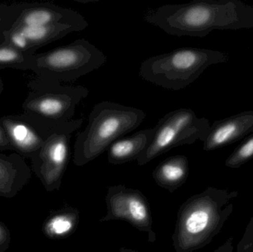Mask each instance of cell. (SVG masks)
<instances>
[{
	"instance_id": "9",
	"label": "cell",
	"mask_w": 253,
	"mask_h": 252,
	"mask_svg": "<svg viewBox=\"0 0 253 252\" xmlns=\"http://www.w3.org/2000/svg\"><path fill=\"white\" fill-rule=\"evenodd\" d=\"M107 214L100 222L123 220L141 232H147L150 242H155L151 210L141 191L123 185L108 188L106 195Z\"/></svg>"
},
{
	"instance_id": "25",
	"label": "cell",
	"mask_w": 253,
	"mask_h": 252,
	"mask_svg": "<svg viewBox=\"0 0 253 252\" xmlns=\"http://www.w3.org/2000/svg\"><path fill=\"white\" fill-rule=\"evenodd\" d=\"M233 238H229L224 244L219 248L217 249L213 252H233Z\"/></svg>"
},
{
	"instance_id": "28",
	"label": "cell",
	"mask_w": 253,
	"mask_h": 252,
	"mask_svg": "<svg viewBox=\"0 0 253 252\" xmlns=\"http://www.w3.org/2000/svg\"><path fill=\"white\" fill-rule=\"evenodd\" d=\"M6 250H7V248H0V252H5Z\"/></svg>"
},
{
	"instance_id": "21",
	"label": "cell",
	"mask_w": 253,
	"mask_h": 252,
	"mask_svg": "<svg viewBox=\"0 0 253 252\" xmlns=\"http://www.w3.org/2000/svg\"><path fill=\"white\" fill-rule=\"evenodd\" d=\"M4 41L22 53L32 55L37 53V50L33 48L28 38L18 28H11L4 33Z\"/></svg>"
},
{
	"instance_id": "1",
	"label": "cell",
	"mask_w": 253,
	"mask_h": 252,
	"mask_svg": "<svg viewBox=\"0 0 253 252\" xmlns=\"http://www.w3.org/2000/svg\"><path fill=\"white\" fill-rule=\"evenodd\" d=\"M144 20L169 35L205 37L215 30L253 28V6L240 0H195L164 4L149 11Z\"/></svg>"
},
{
	"instance_id": "15",
	"label": "cell",
	"mask_w": 253,
	"mask_h": 252,
	"mask_svg": "<svg viewBox=\"0 0 253 252\" xmlns=\"http://www.w3.org/2000/svg\"><path fill=\"white\" fill-rule=\"evenodd\" d=\"M189 176L188 158L176 155L162 161L153 172L155 182L170 193L181 187Z\"/></svg>"
},
{
	"instance_id": "6",
	"label": "cell",
	"mask_w": 253,
	"mask_h": 252,
	"mask_svg": "<svg viewBox=\"0 0 253 252\" xmlns=\"http://www.w3.org/2000/svg\"><path fill=\"white\" fill-rule=\"evenodd\" d=\"M107 56L94 44L80 38L67 45L36 53L31 71L36 77L54 82H74L103 66Z\"/></svg>"
},
{
	"instance_id": "20",
	"label": "cell",
	"mask_w": 253,
	"mask_h": 252,
	"mask_svg": "<svg viewBox=\"0 0 253 252\" xmlns=\"http://www.w3.org/2000/svg\"><path fill=\"white\" fill-rule=\"evenodd\" d=\"M22 9V3H0V45L4 41V33L13 26Z\"/></svg>"
},
{
	"instance_id": "12",
	"label": "cell",
	"mask_w": 253,
	"mask_h": 252,
	"mask_svg": "<svg viewBox=\"0 0 253 252\" xmlns=\"http://www.w3.org/2000/svg\"><path fill=\"white\" fill-rule=\"evenodd\" d=\"M253 132V111H245L215 121L204 141L203 149L212 151L243 141Z\"/></svg>"
},
{
	"instance_id": "14",
	"label": "cell",
	"mask_w": 253,
	"mask_h": 252,
	"mask_svg": "<svg viewBox=\"0 0 253 252\" xmlns=\"http://www.w3.org/2000/svg\"><path fill=\"white\" fill-rule=\"evenodd\" d=\"M153 133V128L145 129L115 141L108 149V162L119 165L138 159L148 145Z\"/></svg>"
},
{
	"instance_id": "4",
	"label": "cell",
	"mask_w": 253,
	"mask_h": 252,
	"mask_svg": "<svg viewBox=\"0 0 253 252\" xmlns=\"http://www.w3.org/2000/svg\"><path fill=\"white\" fill-rule=\"evenodd\" d=\"M227 61V55L218 50L182 47L146 59L138 74L148 82L175 91L194 82L211 65Z\"/></svg>"
},
{
	"instance_id": "11",
	"label": "cell",
	"mask_w": 253,
	"mask_h": 252,
	"mask_svg": "<svg viewBox=\"0 0 253 252\" xmlns=\"http://www.w3.org/2000/svg\"><path fill=\"white\" fill-rule=\"evenodd\" d=\"M68 25L80 31L88 26L85 18L77 10L48 2L22 3V9L12 28Z\"/></svg>"
},
{
	"instance_id": "23",
	"label": "cell",
	"mask_w": 253,
	"mask_h": 252,
	"mask_svg": "<svg viewBox=\"0 0 253 252\" xmlns=\"http://www.w3.org/2000/svg\"><path fill=\"white\" fill-rule=\"evenodd\" d=\"M0 150H13L7 132L0 121Z\"/></svg>"
},
{
	"instance_id": "24",
	"label": "cell",
	"mask_w": 253,
	"mask_h": 252,
	"mask_svg": "<svg viewBox=\"0 0 253 252\" xmlns=\"http://www.w3.org/2000/svg\"><path fill=\"white\" fill-rule=\"evenodd\" d=\"M10 242V233L7 226L0 221V248H7Z\"/></svg>"
},
{
	"instance_id": "19",
	"label": "cell",
	"mask_w": 253,
	"mask_h": 252,
	"mask_svg": "<svg viewBox=\"0 0 253 252\" xmlns=\"http://www.w3.org/2000/svg\"><path fill=\"white\" fill-rule=\"evenodd\" d=\"M253 158V132L245 138L225 161L226 167L236 169Z\"/></svg>"
},
{
	"instance_id": "3",
	"label": "cell",
	"mask_w": 253,
	"mask_h": 252,
	"mask_svg": "<svg viewBox=\"0 0 253 252\" xmlns=\"http://www.w3.org/2000/svg\"><path fill=\"white\" fill-rule=\"evenodd\" d=\"M144 111L116 102L104 101L94 105L83 131L77 134L74 163L82 167L96 159L115 141L139 127Z\"/></svg>"
},
{
	"instance_id": "16",
	"label": "cell",
	"mask_w": 253,
	"mask_h": 252,
	"mask_svg": "<svg viewBox=\"0 0 253 252\" xmlns=\"http://www.w3.org/2000/svg\"><path fill=\"white\" fill-rule=\"evenodd\" d=\"M80 210L66 207L53 212L43 224L44 235L50 239L68 238L75 232L80 223Z\"/></svg>"
},
{
	"instance_id": "18",
	"label": "cell",
	"mask_w": 253,
	"mask_h": 252,
	"mask_svg": "<svg viewBox=\"0 0 253 252\" xmlns=\"http://www.w3.org/2000/svg\"><path fill=\"white\" fill-rule=\"evenodd\" d=\"M34 55L19 51L4 41L0 45V69L31 71Z\"/></svg>"
},
{
	"instance_id": "7",
	"label": "cell",
	"mask_w": 253,
	"mask_h": 252,
	"mask_svg": "<svg viewBox=\"0 0 253 252\" xmlns=\"http://www.w3.org/2000/svg\"><path fill=\"white\" fill-rule=\"evenodd\" d=\"M211 124L205 118H199L194 111L181 108L168 112L158 121L146 149L136 160L144 166L162 154L177 146L205 141Z\"/></svg>"
},
{
	"instance_id": "8",
	"label": "cell",
	"mask_w": 253,
	"mask_h": 252,
	"mask_svg": "<svg viewBox=\"0 0 253 252\" xmlns=\"http://www.w3.org/2000/svg\"><path fill=\"white\" fill-rule=\"evenodd\" d=\"M83 120H72L53 132L37 156L31 160L34 173L47 192L60 188L69 161L71 135L81 127Z\"/></svg>"
},
{
	"instance_id": "13",
	"label": "cell",
	"mask_w": 253,
	"mask_h": 252,
	"mask_svg": "<svg viewBox=\"0 0 253 252\" xmlns=\"http://www.w3.org/2000/svg\"><path fill=\"white\" fill-rule=\"evenodd\" d=\"M31 170L19 154L0 153V196H16L30 181Z\"/></svg>"
},
{
	"instance_id": "10",
	"label": "cell",
	"mask_w": 253,
	"mask_h": 252,
	"mask_svg": "<svg viewBox=\"0 0 253 252\" xmlns=\"http://www.w3.org/2000/svg\"><path fill=\"white\" fill-rule=\"evenodd\" d=\"M0 121L7 132L13 150L31 160L37 156L46 139L58 130H47L24 114L5 115L0 118Z\"/></svg>"
},
{
	"instance_id": "5",
	"label": "cell",
	"mask_w": 253,
	"mask_h": 252,
	"mask_svg": "<svg viewBox=\"0 0 253 252\" xmlns=\"http://www.w3.org/2000/svg\"><path fill=\"white\" fill-rule=\"evenodd\" d=\"M28 87L31 90L22 104V114L50 130L74 120L76 108L89 94L83 86L62 85L37 77Z\"/></svg>"
},
{
	"instance_id": "17",
	"label": "cell",
	"mask_w": 253,
	"mask_h": 252,
	"mask_svg": "<svg viewBox=\"0 0 253 252\" xmlns=\"http://www.w3.org/2000/svg\"><path fill=\"white\" fill-rule=\"evenodd\" d=\"M20 30L35 50L66 36L72 32L80 31L77 27L68 25H44V26L14 28Z\"/></svg>"
},
{
	"instance_id": "22",
	"label": "cell",
	"mask_w": 253,
	"mask_h": 252,
	"mask_svg": "<svg viewBox=\"0 0 253 252\" xmlns=\"http://www.w3.org/2000/svg\"><path fill=\"white\" fill-rule=\"evenodd\" d=\"M236 252H253V216Z\"/></svg>"
},
{
	"instance_id": "27",
	"label": "cell",
	"mask_w": 253,
	"mask_h": 252,
	"mask_svg": "<svg viewBox=\"0 0 253 252\" xmlns=\"http://www.w3.org/2000/svg\"><path fill=\"white\" fill-rule=\"evenodd\" d=\"M3 90H4V84H3L2 79H1V76H0V96H1Z\"/></svg>"
},
{
	"instance_id": "26",
	"label": "cell",
	"mask_w": 253,
	"mask_h": 252,
	"mask_svg": "<svg viewBox=\"0 0 253 252\" xmlns=\"http://www.w3.org/2000/svg\"><path fill=\"white\" fill-rule=\"evenodd\" d=\"M120 252H139L135 251V250H130V249H126V248H125V247H123V248L120 249Z\"/></svg>"
},
{
	"instance_id": "2",
	"label": "cell",
	"mask_w": 253,
	"mask_h": 252,
	"mask_svg": "<svg viewBox=\"0 0 253 252\" xmlns=\"http://www.w3.org/2000/svg\"><path fill=\"white\" fill-rule=\"evenodd\" d=\"M237 192L208 187L190 197L177 215L172 245L176 252H193L206 247L219 233L233 213Z\"/></svg>"
}]
</instances>
